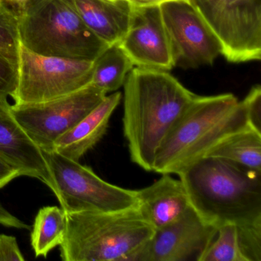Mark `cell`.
Returning a JSON list of instances; mask_svg holds the SVG:
<instances>
[{
  "mask_svg": "<svg viewBox=\"0 0 261 261\" xmlns=\"http://www.w3.org/2000/svg\"><path fill=\"white\" fill-rule=\"evenodd\" d=\"M123 86V134L131 160L153 172L159 149L196 94L168 71L138 67Z\"/></svg>",
  "mask_w": 261,
  "mask_h": 261,
  "instance_id": "1",
  "label": "cell"
},
{
  "mask_svg": "<svg viewBox=\"0 0 261 261\" xmlns=\"http://www.w3.org/2000/svg\"><path fill=\"white\" fill-rule=\"evenodd\" d=\"M178 175L191 207L214 227L261 224V172L204 157Z\"/></svg>",
  "mask_w": 261,
  "mask_h": 261,
  "instance_id": "2",
  "label": "cell"
},
{
  "mask_svg": "<svg viewBox=\"0 0 261 261\" xmlns=\"http://www.w3.org/2000/svg\"><path fill=\"white\" fill-rule=\"evenodd\" d=\"M247 127L245 107L233 94L196 95L159 149L153 172L178 175Z\"/></svg>",
  "mask_w": 261,
  "mask_h": 261,
  "instance_id": "3",
  "label": "cell"
},
{
  "mask_svg": "<svg viewBox=\"0 0 261 261\" xmlns=\"http://www.w3.org/2000/svg\"><path fill=\"white\" fill-rule=\"evenodd\" d=\"M66 214L64 261H135L155 233L137 207Z\"/></svg>",
  "mask_w": 261,
  "mask_h": 261,
  "instance_id": "4",
  "label": "cell"
},
{
  "mask_svg": "<svg viewBox=\"0 0 261 261\" xmlns=\"http://www.w3.org/2000/svg\"><path fill=\"white\" fill-rule=\"evenodd\" d=\"M19 42L45 56L94 60L109 47L84 23L69 0H41L19 19Z\"/></svg>",
  "mask_w": 261,
  "mask_h": 261,
  "instance_id": "5",
  "label": "cell"
},
{
  "mask_svg": "<svg viewBox=\"0 0 261 261\" xmlns=\"http://www.w3.org/2000/svg\"><path fill=\"white\" fill-rule=\"evenodd\" d=\"M42 152L53 179L51 190L66 213L114 212L137 207V191L108 183L91 168L55 150Z\"/></svg>",
  "mask_w": 261,
  "mask_h": 261,
  "instance_id": "6",
  "label": "cell"
},
{
  "mask_svg": "<svg viewBox=\"0 0 261 261\" xmlns=\"http://www.w3.org/2000/svg\"><path fill=\"white\" fill-rule=\"evenodd\" d=\"M94 60L37 54L21 45L15 103L48 101L79 91L91 83Z\"/></svg>",
  "mask_w": 261,
  "mask_h": 261,
  "instance_id": "7",
  "label": "cell"
},
{
  "mask_svg": "<svg viewBox=\"0 0 261 261\" xmlns=\"http://www.w3.org/2000/svg\"><path fill=\"white\" fill-rule=\"evenodd\" d=\"M233 63L261 59V0H189Z\"/></svg>",
  "mask_w": 261,
  "mask_h": 261,
  "instance_id": "8",
  "label": "cell"
},
{
  "mask_svg": "<svg viewBox=\"0 0 261 261\" xmlns=\"http://www.w3.org/2000/svg\"><path fill=\"white\" fill-rule=\"evenodd\" d=\"M92 84L63 97L33 103H15L16 120L42 151L53 150L56 140L74 127L106 97Z\"/></svg>",
  "mask_w": 261,
  "mask_h": 261,
  "instance_id": "9",
  "label": "cell"
},
{
  "mask_svg": "<svg viewBox=\"0 0 261 261\" xmlns=\"http://www.w3.org/2000/svg\"><path fill=\"white\" fill-rule=\"evenodd\" d=\"M160 7L174 68L212 65L221 55V44L189 0H171Z\"/></svg>",
  "mask_w": 261,
  "mask_h": 261,
  "instance_id": "10",
  "label": "cell"
},
{
  "mask_svg": "<svg viewBox=\"0 0 261 261\" xmlns=\"http://www.w3.org/2000/svg\"><path fill=\"white\" fill-rule=\"evenodd\" d=\"M217 232L190 207L179 219L155 230L135 261H198Z\"/></svg>",
  "mask_w": 261,
  "mask_h": 261,
  "instance_id": "11",
  "label": "cell"
},
{
  "mask_svg": "<svg viewBox=\"0 0 261 261\" xmlns=\"http://www.w3.org/2000/svg\"><path fill=\"white\" fill-rule=\"evenodd\" d=\"M118 45L134 66L166 71L174 68L160 6L133 7L129 28Z\"/></svg>",
  "mask_w": 261,
  "mask_h": 261,
  "instance_id": "12",
  "label": "cell"
},
{
  "mask_svg": "<svg viewBox=\"0 0 261 261\" xmlns=\"http://www.w3.org/2000/svg\"><path fill=\"white\" fill-rule=\"evenodd\" d=\"M7 97L0 96V161L20 176L38 178L53 189V179L42 149L32 140L12 112Z\"/></svg>",
  "mask_w": 261,
  "mask_h": 261,
  "instance_id": "13",
  "label": "cell"
},
{
  "mask_svg": "<svg viewBox=\"0 0 261 261\" xmlns=\"http://www.w3.org/2000/svg\"><path fill=\"white\" fill-rule=\"evenodd\" d=\"M137 207L155 230L175 222L191 207L184 185L169 174L137 190Z\"/></svg>",
  "mask_w": 261,
  "mask_h": 261,
  "instance_id": "14",
  "label": "cell"
},
{
  "mask_svg": "<svg viewBox=\"0 0 261 261\" xmlns=\"http://www.w3.org/2000/svg\"><path fill=\"white\" fill-rule=\"evenodd\" d=\"M121 97L120 92L106 96L98 106L56 140L53 150L74 161H80L106 134L110 119Z\"/></svg>",
  "mask_w": 261,
  "mask_h": 261,
  "instance_id": "15",
  "label": "cell"
},
{
  "mask_svg": "<svg viewBox=\"0 0 261 261\" xmlns=\"http://www.w3.org/2000/svg\"><path fill=\"white\" fill-rule=\"evenodd\" d=\"M87 27L107 45H118L129 28L127 0H69Z\"/></svg>",
  "mask_w": 261,
  "mask_h": 261,
  "instance_id": "16",
  "label": "cell"
},
{
  "mask_svg": "<svg viewBox=\"0 0 261 261\" xmlns=\"http://www.w3.org/2000/svg\"><path fill=\"white\" fill-rule=\"evenodd\" d=\"M206 157L221 159L244 169L261 172V132L246 128L220 143Z\"/></svg>",
  "mask_w": 261,
  "mask_h": 261,
  "instance_id": "17",
  "label": "cell"
},
{
  "mask_svg": "<svg viewBox=\"0 0 261 261\" xmlns=\"http://www.w3.org/2000/svg\"><path fill=\"white\" fill-rule=\"evenodd\" d=\"M67 227V214L58 206L42 207L35 218L31 244L36 257H46L50 251L63 242Z\"/></svg>",
  "mask_w": 261,
  "mask_h": 261,
  "instance_id": "18",
  "label": "cell"
},
{
  "mask_svg": "<svg viewBox=\"0 0 261 261\" xmlns=\"http://www.w3.org/2000/svg\"><path fill=\"white\" fill-rule=\"evenodd\" d=\"M134 64L118 45H111L94 59L91 83L108 94L124 85Z\"/></svg>",
  "mask_w": 261,
  "mask_h": 261,
  "instance_id": "19",
  "label": "cell"
},
{
  "mask_svg": "<svg viewBox=\"0 0 261 261\" xmlns=\"http://www.w3.org/2000/svg\"><path fill=\"white\" fill-rule=\"evenodd\" d=\"M198 261H248L240 245L238 227L227 224L218 227L216 236Z\"/></svg>",
  "mask_w": 261,
  "mask_h": 261,
  "instance_id": "20",
  "label": "cell"
},
{
  "mask_svg": "<svg viewBox=\"0 0 261 261\" xmlns=\"http://www.w3.org/2000/svg\"><path fill=\"white\" fill-rule=\"evenodd\" d=\"M19 46V21L0 4V53L18 62Z\"/></svg>",
  "mask_w": 261,
  "mask_h": 261,
  "instance_id": "21",
  "label": "cell"
},
{
  "mask_svg": "<svg viewBox=\"0 0 261 261\" xmlns=\"http://www.w3.org/2000/svg\"><path fill=\"white\" fill-rule=\"evenodd\" d=\"M240 245L248 261H261V224L238 227Z\"/></svg>",
  "mask_w": 261,
  "mask_h": 261,
  "instance_id": "22",
  "label": "cell"
},
{
  "mask_svg": "<svg viewBox=\"0 0 261 261\" xmlns=\"http://www.w3.org/2000/svg\"><path fill=\"white\" fill-rule=\"evenodd\" d=\"M18 85V62L0 53V96L13 97Z\"/></svg>",
  "mask_w": 261,
  "mask_h": 261,
  "instance_id": "23",
  "label": "cell"
},
{
  "mask_svg": "<svg viewBox=\"0 0 261 261\" xmlns=\"http://www.w3.org/2000/svg\"><path fill=\"white\" fill-rule=\"evenodd\" d=\"M249 126L258 132H261V87L256 85L252 87L245 98L242 100Z\"/></svg>",
  "mask_w": 261,
  "mask_h": 261,
  "instance_id": "24",
  "label": "cell"
},
{
  "mask_svg": "<svg viewBox=\"0 0 261 261\" xmlns=\"http://www.w3.org/2000/svg\"><path fill=\"white\" fill-rule=\"evenodd\" d=\"M0 260H25L15 237L0 233Z\"/></svg>",
  "mask_w": 261,
  "mask_h": 261,
  "instance_id": "25",
  "label": "cell"
},
{
  "mask_svg": "<svg viewBox=\"0 0 261 261\" xmlns=\"http://www.w3.org/2000/svg\"><path fill=\"white\" fill-rule=\"evenodd\" d=\"M41 0H0V4L11 13L16 19L23 17L29 10Z\"/></svg>",
  "mask_w": 261,
  "mask_h": 261,
  "instance_id": "26",
  "label": "cell"
},
{
  "mask_svg": "<svg viewBox=\"0 0 261 261\" xmlns=\"http://www.w3.org/2000/svg\"><path fill=\"white\" fill-rule=\"evenodd\" d=\"M19 176L20 175L15 169L0 161V189L5 187L10 181Z\"/></svg>",
  "mask_w": 261,
  "mask_h": 261,
  "instance_id": "27",
  "label": "cell"
},
{
  "mask_svg": "<svg viewBox=\"0 0 261 261\" xmlns=\"http://www.w3.org/2000/svg\"><path fill=\"white\" fill-rule=\"evenodd\" d=\"M128 2L136 7H155L160 6L171 0H127Z\"/></svg>",
  "mask_w": 261,
  "mask_h": 261,
  "instance_id": "28",
  "label": "cell"
}]
</instances>
